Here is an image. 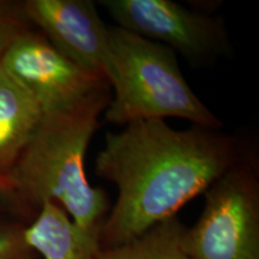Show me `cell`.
<instances>
[{"label": "cell", "mask_w": 259, "mask_h": 259, "mask_svg": "<svg viewBox=\"0 0 259 259\" xmlns=\"http://www.w3.org/2000/svg\"><path fill=\"white\" fill-rule=\"evenodd\" d=\"M238 142L219 128L176 130L162 119L130 122L106 134L95 173L118 196L100 233L102 250L169 220L240 160Z\"/></svg>", "instance_id": "6da1fadb"}, {"label": "cell", "mask_w": 259, "mask_h": 259, "mask_svg": "<svg viewBox=\"0 0 259 259\" xmlns=\"http://www.w3.org/2000/svg\"><path fill=\"white\" fill-rule=\"evenodd\" d=\"M106 85L70 108L42 116L40 126L8 174L27 208L54 202L74 225L100 234L108 215L107 193L89 184L85 154L111 100Z\"/></svg>", "instance_id": "7a4b0ae2"}, {"label": "cell", "mask_w": 259, "mask_h": 259, "mask_svg": "<svg viewBox=\"0 0 259 259\" xmlns=\"http://www.w3.org/2000/svg\"><path fill=\"white\" fill-rule=\"evenodd\" d=\"M106 79L113 89L105 119L114 125L180 118L220 128L222 122L194 94L171 48L109 27Z\"/></svg>", "instance_id": "3957f363"}, {"label": "cell", "mask_w": 259, "mask_h": 259, "mask_svg": "<svg viewBox=\"0 0 259 259\" xmlns=\"http://www.w3.org/2000/svg\"><path fill=\"white\" fill-rule=\"evenodd\" d=\"M198 221L184 234L189 259H259V184L240 158L205 191Z\"/></svg>", "instance_id": "277c9868"}, {"label": "cell", "mask_w": 259, "mask_h": 259, "mask_svg": "<svg viewBox=\"0 0 259 259\" xmlns=\"http://www.w3.org/2000/svg\"><path fill=\"white\" fill-rule=\"evenodd\" d=\"M0 65L36 101L44 115L70 108L109 85L106 78L64 57L41 32L29 29L6 48Z\"/></svg>", "instance_id": "5b68a950"}, {"label": "cell", "mask_w": 259, "mask_h": 259, "mask_svg": "<svg viewBox=\"0 0 259 259\" xmlns=\"http://www.w3.org/2000/svg\"><path fill=\"white\" fill-rule=\"evenodd\" d=\"M116 27L164 45L192 63H206L228 46L218 19L171 0H101Z\"/></svg>", "instance_id": "8992f818"}, {"label": "cell", "mask_w": 259, "mask_h": 259, "mask_svg": "<svg viewBox=\"0 0 259 259\" xmlns=\"http://www.w3.org/2000/svg\"><path fill=\"white\" fill-rule=\"evenodd\" d=\"M22 10L29 23L64 57L106 78L109 27L90 0H27Z\"/></svg>", "instance_id": "52a82bcc"}, {"label": "cell", "mask_w": 259, "mask_h": 259, "mask_svg": "<svg viewBox=\"0 0 259 259\" xmlns=\"http://www.w3.org/2000/svg\"><path fill=\"white\" fill-rule=\"evenodd\" d=\"M25 239L42 259H99L100 234L79 229L54 202H44L25 228Z\"/></svg>", "instance_id": "ba28073f"}, {"label": "cell", "mask_w": 259, "mask_h": 259, "mask_svg": "<svg viewBox=\"0 0 259 259\" xmlns=\"http://www.w3.org/2000/svg\"><path fill=\"white\" fill-rule=\"evenodd\" d=\"M41 108L0 65V176L6 177L42 120Z\"/></svg>", "instance_id": "9c48e42d"}, {"label": "cell", "mask_w": 259, "mask_h": 259, "mask_svg": "<svg viewBox=\"0 0 259 259\" xmlns=\"http://www.w3.org/2000/svg\"><path fill=\"white\" fill-rule=\"evenodd\" d=\"M186 227L174 216L134 240L102 250L99 259H189L184 250Z\"/></svg>", "instance_id": "30bf717a"}, {"label": "cell", "mask_w": 259, "mask_h": 259, "mask_svg": "<svg viewBox=\"0 0 259 259\" xmlns=\"http://www.w3.org/2000/svg\"><path fill=\"white\" fill-rule=\"evenodd\" d=\"M21 220L0 212V259H37V254L25 239Z\"/></svg>", "instance_id": "8fae6325"}, {"label": "cell", "mask_w": 259, "mask_h": 259, "mask_svg": "<svg viewBox=\"0 0 259 259\" xmlns=\"http://www.w3.org/2000/svg\"><path fill=\"white\" fill-rule=\"evenodd\" d=\"M22 5L0 0V57L18 35L28 30Z\"/></svg>", "instance_id": "7c38bea8"}, {"label": "cell", "mask_w": 259, "mask_h": 259, "mask_svg": "<svg viewBox=\"0 0 259 259\" xmlns=\"http://www.w3.org/2000/svg\"><path fill=\"white\" fill-rule=\"evenodd\" d=\"M0 212L22 219L32 212L22 202L8 177L0 176Z\"/></svg>", "instance_id": "4fadbf2b"}]
</instances>
